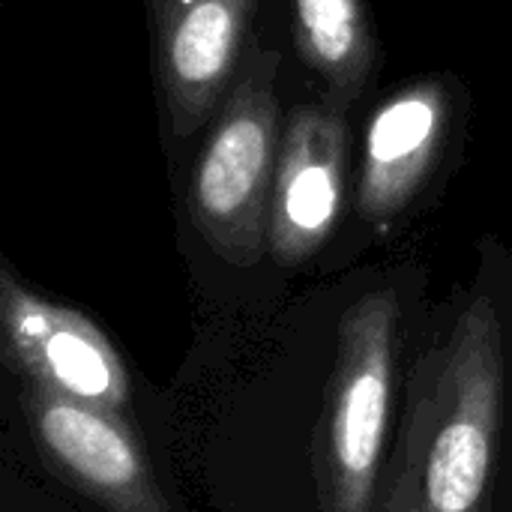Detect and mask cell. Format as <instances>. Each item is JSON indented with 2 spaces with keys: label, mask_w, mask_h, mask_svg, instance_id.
<instances>
[{
  "label": "cell",
  "mask_w": 512,
  "mask_h": 512,
  "mask_svg": "<svg viewBox=\"0 0 512 512\" xmlns=\"http://www.w3.org/2000/svg\"><path fill=\"white\" fill-rule=\"evenodd\" d=\"M0 324L6 363L21 381L123 414L129 405L126 363L102 327L84 312L39 297L3 267Z\"/></svg>",
  "instance_id": "obj_5"
},
{
  "label": "cell",
  "mask_w": 512,
  "mask_h": 512,
  "mask_svg": "<svg viewBox=\"0 0 512 512\" xmlns=\"http://www.w3.org/2000/svg\"><path fill=\"white\" fill-rule=\"evenodd\" d=\"M279 51L252 48L198 156L189 210L207 246L234 267L270 249V210L279 165Z\"/></svg>",
  "instance_id": "obj_2"
},
{
  "label": "cell",
  "mask_w": 512,
  "mask_h": 512,
  "mask_svg": "<svg viewBox=\"0 0 512 512\" xmlns=\"http://www.w3.org/2000/svg\"><path fill=\"white\" fill-rule=\"evenodd\" d=\"M255 0H153L156 63L174 129H198L225 96Z\"/></svg>",
  "instance_id": "obj_7"
},
{
  "label": "cell",
  "mask_w": 512,
  "mask_h": 512,
  "mask_svg": "<svg viewBox=\"0 0 512 512\" xmlns=\"http://www.w3.org/2000/svg\"><path fill=\"white\" fill-rule=\"evenodd\" d=\"M21 408L45 465L105 512H174L123 414L21 381Z\"/></svg>",
  "instance_id": "obj_4"
},
{
  "label": "cell",
  "mask_w": 512,
  "mask_h": 512,
  "mask_svg": "<svg viewBox=\"0 0 512 512\" xmlns=\"http://www.w3.org/2000/svg\"><path fill=\"white\" fill-rule=\"evenodd\" d=\"M294 18L300 54L330 93L342 102L360 96L375 60L363 0H294Z\"/></svg>",
  "instance_id": "obj_9"
},
{
  "label": "cell",
  "mask_w": 512,
  "mask_h": 512,
  "mask_svg": "<svg viewBox=\"0 0 512 512\" xmlns=\"http://www.w3.org/2000/svg\"><path fill=\"white\" fill-rule=\"evenodd\" d=\"M504 420V327L474 294L411 381L375 512H489Z\"/></svg>",
  "instance_id": "obj_1"
},
{
  "label": "cell",
  "mask_w": 512,
  "mask_h": 512,
  "mask_svg": "<svg viewBox=\"0 0 512 512\" xmlns=\"http://www.w3.org/2000/svg\"><path fill=\"white\" fill-rule=\"evenodd\" d=\"M450 120V96L438 81H420L390 96L366 132L360 210L387 228L429 177Z\"/></svg>",
  "instance_id": "obj_8"
},
{
  "label": "cell",
  "mask_w": 512,
  "mask_h": 512,
  "mask_svg": "<svg viewBox=\"0 0 512 512\" xmlns=\"http://www.w3.org/2000/svg\"><path fill=\"white\" fill-rule=\"evenodd\" d=\"M399 300L369 291L339 321L336 363L315 435V483L324 512H375L396 378Z\"/></svg>",
  "instance_id": "obj_3"
},
{
  "label": "cell",
  "mask_w": 512,
  "mask_h": 512,
  "mask_svg": "<svg viewBox=\"0 0 512 512\" xmlns=\"http://www.w3.org/2000/svg\"><path fill=\"white\" fill-rule=\"evenodd\" d=\"M345 195V120L330 105H300L279 147L270 252L282 267L309 261L333 234Z\"/></svg>",
  "instance_id": "obj_6"
}]
</instances>
